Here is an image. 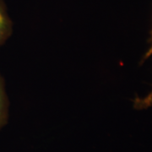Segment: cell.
<instances>
[{"instance_id": "cell-1", "label": "cell", "mask_w": 152, "mask_h": 152, "mask_svg": "<svg viewBox=\"0 0 152 152\" xmlns=\"http://www.w3.org/2000/svg\"><path fill=\"white\" fill-rule=\"evenodd\" d=\"M13 31V24L9 16L6 6L3 0H0V47L10 37Z\"/></svg>"}, {"instance_id": "cell-2", "label": "cell", "mask_w": 152, "mask_h": 152, "mask_svg": "<svg viewBox=\"0 0 152 152\" xmlns=\"http://www.w3.org/2000/svg\"><path fill=\"white\" fill-rule=\"evenodd\" d=\"M9 118V99L6 95L4 79L0 74V129L7 124Z\"/></svg>"}, {"instance_id": "cell-3", "label": "cell", "mask_w": 152, "mask_h": 152, "mask_svg": "<svg viewBox=\"0 0 152 152\" xmlns=\"http://www.w3.org/2000/svg\"><path fill=\"white\" fill-rule=\"evenodd\" d=\"M152 55V32H151V46L147 51L145 55L144 56L143 60L147 59L150 56ZM152 106V91L144 98H136L134 101V107L136 109H145Z\"/></svg>"}]
</instances>
